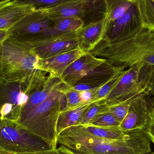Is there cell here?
Here are the masks:
<instances>
[{
    "instance_id": "cell-3",
    "label": "cell",
    "mask_w": 154,
    "mask_h": 154,
    "mask_svg": "<svg viewBox=\"0 0 154 154\" xmlns=\"http://www.w3.org/2000/svg\"><path fill=\"white\" fill-rule=\"evenodd\" d=\"M90 52L124 70L139 65L154 66V32L143 29L121 41L103 39Z\"/></svg>"
},
{
    "instance_id": "cell-19",
    "label": "cell",
    "mask_w": 154,
    "mask_h": 154,
    "mask_svg": "<svg viewBox=\"0 0 154 154\" xmlns=\"http://www.w3.org/2000/svg\"><path fill=\"white\" fill-rule=\"evenodd\" d=\"M96 101L85 103L71 109H64L60 114L57 125L58 135L68 128L79 125V121L84 112Z\"/></svg>"
},
{
    "instance_id": "cell-21",
    "label": "cell",
    "mask_w": 154,
    "mask_h": 154,
    "mask_svg": "<svg viewBox=\"0 0 154 154\" xmlns=\"http://www.w3.org/2000/svg\"><path fill=\"white\" fill-rule=\"evenodd\" d=\"M84 22L81 18L77 16L64 17L53 22V29L58 33L74 32L81 29Z\"/></svg>"
},
{
    "instance_id": "cell-17",
    "label": "cell",
    "mask_w": 154,
    "mask_h": 154,
    "mask_svg": "<svg viewBox=\"0 0 154 154\" xmlns=\"http://www.w3.org/2000/svg\"><path fill=\"white\" fill-rule=\"evenodd\" d=\"M122 70L124 69L115 66L106 60L103 64L87 73L77 83H89L100 87Z\"/></svg>"
},
{
    "instance_id": "cell-29",
    "label": "cell",
    "mask_w": 154,
    "mask_h": 154,
    "mask_svg": "<svg viewBox=\"0 0 154 154\" xmlns=\"http://www.w3.org/2000/svg\"><path fill=\"white\" fill-rule=\"evenodd\" d=\"M143 132L150 141L154 144V103L150 114V121Z\"/></svg>"
},
{
    "instance_id": "cell-11",
    "label": "cell",
    "mask_w": 154,
    "mask_h": 154,
    "mask_svg": "<svg viewBox=\"0 0 154 154\" xmlns=\"http://www.w3.org/2000/svg\"><path fill=\"white\" fill-rule=\"evenodd\" d=\"M154 103V95L140 98L129 105L128 113L119 128L126 133L143 131L148 125Z\"/></svg>"
},
{
    "instance_id": "cell-31",
    "label": "cell",
    "mask_w": 154,
    "mask_h": 154,
    "mask_svg": "<svg viewBox=\"0 0 154 154\" xmlns=\"http://www.w3.org/2000/svg\"><path fill=\"white\" fill-rule=\"evenodd\" d=\"M73 88L79 91L92 90L99 88L98 86L86 83H77L72 86Z\"/></svg>"
},
{
    "instance_id": "cell-13",
    "label": "cell",
    "mask_w": 154,
    "mask_h": 154,
    "mask_svg": "<svg viewBox=\"0 0 154 154\" xmlns=\"http://www.w3.org/2000/svg\"><path fill=\"white\" fill-rule=\"evenodd\" d=\"M109 23L106 16L85 24L77 31L79 47L86 52H90L106 35Z\"/></svg>"
},
{
    "instance_id": "cell-26",
    "label": "cell",
    "mask_w": 154,
    "mask_h": 154,
    "mask_svg": "<svg viewBox=\"0 0 154 154\" xmlns=\"http://www.w3.org/2000/svg\"><path fill=\"white\" fill-rule=\"evenodd\" d=\"M91 125L102 127H119L120 123L115 119L109 112L104 113L100 115L96 118L93 119L90 124Z\"/></svg>"
},
{
    "instance_id": "cell-1",
    "label": "cell",
    "mask_w": 154,
    "mask_h": 154,
    "mask_svg": "<svg viewBox=\"0 0 154 154\" xmlns=\"http://www.w3.org/2000/svg\"><path fill=\"white\" fill-rule=\"evenodd\" d=\"M59 144L74 154H147L152 152L151 141L143 131L130 132L124 139L96 137L81 125L65 129L58 135Z\"/></svg>"
},
{
    "instance_id": "cell-33",
    "label": "cell",
    "mask_w": 154,
    "mask_h": 154,
    "mask_svg": "<svg viewBox=\"0 0 154 154\" xmlns=\"http://www.w3.org/2000/svg\"><path fill=\"white\" fill-rule=\"evenodd\" d=\"M9 31L0 30V45L10 37Z\"/></svg>"
},
{
    "instance_id": "cell-24",
    "label": "cell",
    "mask_w": 154,
    "mask_h": 154,
    "mask_svg": "<svg viewBox=\"0 0 154 154\" xmlns=\"http://www.w3.org/2000/svg\"><path fill=\"white\" fill-rule=\"evenodd\" d=\"M108 110V106L106 105L104 101H96L84 112L78 125H88L93 119L101 114L107 112Z\"/></svg>"
},
{
    "instance_id": "cell-5",
    "label": "cell",
    "mask_w": 154,
    "mask_h": 154,
    "mask_svg": "<svg viewBox=\"0 0 154 154\" xmlns=\"http://www.w3.org/2000/svg\"><path fill=\"white\" fill-rule=\"evenodd\" d=\"M148 95H154V66L139 65L125 70L104 102L108 106L123 104L130 105Z\"/></svg>"
},
{
    "instance_id": "cell-8",
    "label": "cell",
    "mask_w": 154,
    "mask_h": 154,
    "mask_svg": "<svg viewBox=\"0 0 154 154\" xmlns=\"http://www.w3.org/2000/svg\"><path fill=\"white\" fill-rule=\"evenodd\" d=\"M25 42L41 59L48 58L79 46L77 32L48 34Z\"/></svg>"
},
{
    "instance_id": "cell-25",
    "label": "cell",
    "mask_w": 154,
    "mask_h": 154,
    "mask_svg": "<svg viewBox=\"0 0 154 154\" xmlns=\"http://www.w3.org/2000/svg\"><path fill=\"white\" fill-rule=\"evenodd\" d=\"M65 93L67 102L66 107L65 109L75 108L85 104L81 97L80 91L74 89L71 86H68Z\"/></svg>"
},
{
    "instance_id": "cell-18",
    "label": "cell",
    "mask_w": 154,
    "mask_h": 154,
    "mask_svg": "<svg viewBox=\"0 0 154 154\" xmlns=\"http://www.w3.org/2000/svg\"><path fill=\"white\" fill-rule=\"evenodd\" d=\"M62 82H63L59 78H52L48 76V79L44 84L30 94L29 100L23 109L20 118L43 102L54 88Z\"/></svg>"
},
{
    "instance_id": "cell-10",
    "label": "cell",
    "mask_w": 154,
    "mask_h": 154,
    "mask_svg": "<svg viewBox=\"0 0 154 154\" xmlns=\"http://www.w3.org/2000/svg\"><path fill=\"white\" fill-rule=\"evenodd\" d=\"M137 1L120 18L109 24L104 39L118 42L132 38L143 29Z\"/></svg>"
},
{
    "instance_id": "cell-23",
    "label": "cell",
    "mask_w": 154,
    "mask_h": 154,
    "mask_svg": "<svg viewBox=\"0 0 154 154\" xmlns=\"http://www.w3.org/2000/svg\"><path fill=\"white\" fill-rule=\"evenodd\" d=\"M125 71V70H121L106 83L93 90V100L95 101H104L110 91L116 86Z\"/></svg>"
},
{
    "instance_id": "cell-27",
    "label": "cell",
    "mask_w": 154,
    "mask_h": 154,
    "mask_svg": "<svg viewBox=\"0 0 154 154\" xmlns=\"http://www.w3.org/2000/svg\"><path fill=\"white\" fill-rule=\"evenodd\" d=\"M129 107V105L124 104L109 106L108 112L121 123L126 116Z\"/></svg>"
},
{
    "instance_id": "cell-6",
    "label": "cell",
    "mask_w": 154,
    "mask_h": 154,
    "mask_svg": "<svg viewBox=\"0 0 154 154\" xmlns=\"http://www.w3.org/2000/svg\"><path fill=\"white\" fill-rule=\"evenodd\" d=\"M0 148L15 154L54 149L49 143L33 134L17 122L0 119Z\"/></svg>"
},
{
    "instance_id": "cell-22",
    "label": "cell",
    "mask_w": 154,
    "mask_h": 154,
    "mask_svg": "<svg viewBox=\"0 0 154 154\" xmlns=\"http://www.w3.org/2000/svg\"><path fill=\"white\" fill-rule=\"evenodd\" d=\"M144 29L154 32V0H137Z\"/></svg>"
},
{
    "instance_id": "cell-16",
    "label": "cell",
    "mask_w": 154,
    "mask_h": 154,
    "mask_svg": "<svg viewBox=\"0 0 154 154\" xmlns=\"http://www.w3.org/2000/svg\"><path fill=\"white\" fill-rule=\"evenodd\" d=\"M36 8L32 5L15 0L0 4V30L9 31Z\"/></svg>"
},
{
    "instance_id": "cell-28",
    "label": "cell",
    "mask_w": 154,
    "mask_h": 154,
    "mask_svg": "<svg viewBox=\"0 0 154 154\" xmlns=\"http://www.w3.org/2000/svg\"><path fill=\"white\" fill-rule=\"evenodd\" d=\"M90 5L91 14L92 16L100 17L105 12L103 0H88Z\"/></svg>"
},
{
    "instance_id": "cell-32",
    "label": "cell",
    "mask_w": 154,
    "mask_h": 154,
    "mask_svg": "<svg viewBox=\"0 0 154 154\" xmlns=\"http://www.w3.org/2000/svg\"><path fill=\"white\" fill-rule=\"evenodd\" d=\"M16 154H61L57 149H52L46 151H40V152H32L21 153Z\"/></svg>"
},
{
    "instance_id": "cell-12",
    "label": "cell",
    "mask_w": 154,
    "mask_h": 154,
    "mask_svg": "<svg viewBox=\"0 0 154 154\" xmlns=\"http://www.w3.org/2000/svg\"><path fill=\"white\" fill-rule=\"evenodd\" d=\"M37 9L53 22L59 18L77 16L83 20L85 25L88 23L90 16L88 0H68L56 5Z\"/></svg>"
},
{
    "instance_id": "cell-9",
    "label": "cell",
    "mask_w": 154,
    "mask_h": 154,
    "mask_svg": "<svg viewBox=\"0 0 154 154\" xmlns=\"http://www.w3.org/2000/svg\"><path fill=\"white\" fill-rule=\"evenodd\" d=\"M53 22L36 9L9 31L11 37L20 41L27 42L44 35L57 33L53 29Z\"/></svg>"
},
{
    "instance_id": "cell-7",
    "label": "cell",
    "mask_w": 154,
    "mask_h": 154,
    "mask_svg": "<svg viewBox=\"0 0 154 154\" xmlns=\"http://www.w3.org/2000/svg\"><path fill=\"white\" fill-rule=\"evenodd\" d=\"M29 95L25 84L0 76V119L18 123Z\"/></svg>"
},
{
    "instance_id": "cell-20",
    "label": "cell",
    "mask_w": 154,
    "mask_h": 154,
    "mask_svg": "<svg viewBox=\"0 0 154 154\" xmlns=\"http://www.w3.org/2000/svg\"><path fill=\"white\" fill-rule=\"evenodd\" d=\"M103 2L104 16L107 17L109 24L124 15L134 3L128 0H103Z\"/></svg>"
},
{
    "instance_id": "cell-35",
    "label": "cell",
    "mask_w": 154,
    "mask_h": 154,
    "mask_svg": "<svg viewBox=\"0 0 154 154\" xmlns=\"http://www.w3.org/2000/svg\"><path fill=\"white\" fill-rule=\"evenodd\" d=\"M0 154H16L14 153L10 152H7L5 151L3 149L0 148Z\"/></svg>"
},
{
    "instance_id": "cell-30",
    "label": "cell",
    "mask_w": 154,
    "mask_h": 154,
    "mask_svg": "<svg viewBox=\"0 0 154 154\" xmlns=\"http://www.w3.org/2000/svg\"><path fill=\"white\" fill-rule=\"evenodd\" d=\"M68 0H35L33 3L36 9L47 6H52Z\"/></svg>"
},
{
    "instance_id": "cell-4",
    "label": "cell",
    "mask_w": 154,
    "mask_h": 154,
    "mask_svg": "<svg viewBox=\"0 0 154 154\" xmlns=\"http://www.w3.org/2000/svg\"><path fill=\"white\" fill-rule=\"evenodd\" d=\"M64 82L54 88L43 102L20 118L19 123L35 135L41 137L57 149V125L61 111L66 107Z\"/></svg>"
},
{
    "instance_id": "cell-15",
    "label": "cell",
    "mask_w": 154,
    "mask_h": 154,
    "mask_svg": "<svg viewBox=\"0 0 154 154\" xmlns=\"http://www.w3.org/2000/svg\"><path fill=\"white\" fill-rule=\"evenodd\" d=\"M106 61L88 52L73 62L63 73L60 79L69 86H74L87 73Z\"/></svg>"
},
{
    "instance_id": "cell-36",
    "label": "cell",
    "mask_w": 154,
    "mask_h": 154,
    "mask_svg": "<svg viewBox=\"0 0 154 154\" xmlns=\"http://www.w3.org/2000/svg\"><path fill=\"white\" fill-rule=\"evenodd\" d=\"M8 1H9V0H0V4H2L3 3L5 2Z\"/></svg>"
},
{
    "instance_id": "cell-14",
    "label": "cell",
    "mask_w": 154,
    "mask_h": 154,
    "mask_svg": "<svg viewBox=\"0 0 154 154\" xmlns=\"http://www.w3.org/2000/svg\"><path fill=\"white\" fill-rule=\"evenodd\" d=\"M87 52L79 46L75 49L57 54L48 58L40 59L39 69L49 73L50 76L60 79L63 73L73 62Z\"/></svg>"
},
{
    "instance_id": "cell-34",
    "label": "cell",
    "mask_w": 154,
    "mask_h": 154,
    "mask_svg": "<svg viewBox=\"0 0 154 154\" xmlns=\"http://www.w3.org/2000/svg\"><path fill=\"white\" fill-rule=\"evenodd\" d=\"M15 1L21 2L24 3L29 4L33 5V2L35 0H15Z\"/></svg>"
},
{
    "instance_id": "cell-37",
    "label": "cell",
    "mask_w": 154,
    "mask_h": 154,
    "mask_svg": "<svg viewBox=\"0 0 154 154\" xmlns=\"http://www.w3.org/2000/svg\"><path fill=\"white\" fill-rule=\"evenodd\" d=\"M128 1H129L131 2H136L137 0H128Z\"/></svg>"
},
{
    "instance_id": "cell-2",
    "label": "cell",
    "mask_w": 154,
    "mask_h": 154,
    "mask_svg": "<svg viewBox=\"0 0 154 154\" xmlns=\"http://www.w3.org/2000/svg\"><path fill=\"white\" fill-rule=\"evenodd\" d=\"M39 59L26 43L10 36L0 45V76L23 83L30 94L48 79L39 69Z\"/></svg>"
},
{
    "instance_id": "cell-38",
    "label": "cell",
    "mask_w": 154,
    "mask_h": 154,
    "mask_svg": "<svg viewBox=\"0 0 154 154\" xmlns=\"http://www.w3.org/2000/svg\"><path fill=\"white\" fill-rule=\"evenodd\" d=\"M147 154H154V152H151V153H150Z\"/></svg>"
}]
</instances>
